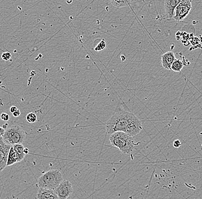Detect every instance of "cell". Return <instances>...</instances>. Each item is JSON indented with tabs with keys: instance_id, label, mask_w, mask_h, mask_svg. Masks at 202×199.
I'll list each match as a JSON object with an SVG mask.
<instances>
[{
	"instance_id": "22",
	"label": "cell",
	"mask_w": 202,
	"mask_h": 199,
	"mask_svg": "<svg viewBox=\"0 0 202 199\" xmlns=\"http://www.w3.org/2000/svg\"><path fill=\"white\" fill-rule=\"evenodd\" d=\"M17 107H16V106H12V107H11V108H10V112H11V114H13V113H14L16 111H17Z\"/></svg>"
},
{
	"instance_id": "2",
	"label": "cell",
	"mask_w": 202,
	"mask_h": 199,
	"mask_svg": "<svg viewBox=\"0 0 202 199\" xmlns=\"http://www.w3.org/2000/svg\"><path fill=\"white\" fill-rule=\"evenodd\" d=\"M110 141L112 146L118 148L122 153L130 154L137 145L133 137L122 131L112 133L110 136Z\"/></svg>"
},
{
	"instance_id": "7",
	"label": "cell",
	"mask_w": 202,
	"mask_h": 199,
	"mask_svg": "<svg viewBox=\"0 0 202 199\" xmlns=\"http://www.w3.org/2000/svg\"><path fill=\"white\" fill-rule=\"evenodd\" d=\"M183 1V0H165V15L167 19L171 20L173 18L175 8Z\"/></svg>"
},
{
	"instance_id": "6",
	"label": "cell",
	"mask_w": 202,
	"mask_h": 199,
	"mask_svg": "<svg viewBox=\"0 0 202 199\" xmlns=\"http://www.w3.org/2000/svg\"><path fill=\"white\" fill-rule=\"evenodd\" d=\"M59 199H67L73 193L71 183L67 180H64L55 190Z\"/></svg>"
},
{
	"instance_id": "13",
	"label": "cell",
	"mask_w": 202,
	"mask_h": 199,
	"mask_svg": "<svg viewBox=\"0 0 202 199\" xmlns=\"http://www.w3.org/2000/svg\"><path fill=\"white\" fill-rule=\"evenodd\" d=\"M183 68V63L182 62V61H181L180 60L176 59L172 65L171 70L175 72H180Z\"/></svg>"
},
{
	"instance_id": "24",
	"label": "cell",
	"mask_w": 202,
	"mask_h": 199,
	"mask_svg": "<svg viewBox=\"0 0 202 199\" xmlns=\"http://www.w3.org/2000/svg\"><path fill=\"white\" fill-rule=\"evenodd\" d=\"M8 123H6V124H5L4 125L2 126V127H3V128H4L5 130H6V129L8 128V127H8Z\"/></svg>"
},
{
	"instance_id": "14",
	"label": "cell",
	"mask_w": 202,
	"mask_h": 199,
	"mask_svg": "<svg viewBox=\"0 0 202 199\" xmlns=\"http://www.w3.org/2000/svg\"><path fill=\"white\" fill-rule=\"evenodd\" d=\"M106 46V43L105 39H102L99 41L98 44L96 45V46L94 47V50L96 51H100L103 50L105 48Z\"/></svg>"
},
{
	"instance_id": "20",
	"label": "cell",
	"mask_w": 202,
	"mask_h": 199,
	"mask_svg": "<svg viewBox=\"0 0 202 199\" xmlns=\"http://www.w3.org/2000/svg\"><path fill=\"white\" fill-rule=\"evenodd\" d=\"M12 114H13V116L14 117L17 118V117H18L21 114V112H20V111L19 109H17V111H16L14 113H13Z\"/></svg>"
},
{
	"instance_id": "18",
	"label": "cell",
	"mask_w": 202,
	"mask_h": 199,
	"mask_svg": "<svg viewBox=\"0 0 202 199\" xmlns=\"http://www.w3.org/2000/svg\"><path fill=\"white\" fill-rule=\"evenodd\" d=\"M1 119L4 121H7L10 119V117L8 114H6V113H2L1 114Z\"/></svg>"
},
{
	"instance_id": "12",
	"label": "cell",
	"mask_w": 202,
	"mask_h": 199,
	"mask_svg": "<svg viewBox=\"0 0 202 199\" xmlns=\"http://www.w3.org/2000/svg\"><path fill=\"white\" fill-rule=\"evenodd\" d=\"M112 4L116 8H124L128 6L131 0H110Z\"/></svg>"
},
{
	"instance_id": "1",
	"label": "cell",
	"mask_w": 202,
	"mask_h": 199,
	"mask_svg": "<svg viewBox=\"0 0 202 199\" xmlns=\"http://www.w3.org/2000/svg\"><path fill=\"white\" fill-rule=\"evenodd\" d=\"M106 129L109 135L122 131L133 137L140 133L142 125L141 121L134 114L119 109L107 121Z\"/></svg>"
},
{
	"instance_id": "21",
	"label": "cell",
	"mask_w": 202,
	"mask_h": 199,
	"mask_svg": "<svg viewBox=\"0 0 202 199\" xmlns=\"http://www.w3.org/2000/svg\"><path fill=\"white\" fill-rule=\"evenodd\" d=\"M5 132V130L2 127L0 126V137H3Z\"/></svg>"
},
{
	"instance_id": "17",
	"label": "cell",
	"mask_w": 202,
	"mask_h": 199,
	"mask_svg": "<svg viewBox=\"0 0 202 199\" xmlns=\"http://www.w3.org/2000/svg\"><path fill=\"white\" fill-rule=\"evenodd\" d=\"M9 144H8L6 143L4 141L2 137H0V151L2 150L3 148H5L6 146H8Z\"/></svg>"
},
{
	"instance_id": "8",
	"label": "cell",
	"mask_w": 202,
	"mask_h": 199,
	"mask_svg": "<svg viewBox=\"0 0 202 199\" xmlns=\"http://www.w3.org/2000/svg\"><path fill=\"white\" fill-rule=\"evenodd\" d=\"M161 63L163 68L167 70H171V67L176 59L174 53L172 51H168L161 55Z\"/></svg>"
},
{
	"instance_id": "19",
	"label": "cell",
	"mask_w": 202,
	"mask_h": 199,
	"mask_svg": "<svg viewBox=\"0 0 202 199\" xmlns=\"http://www.w3.org/2000/svg\"><path fill=\"white\" fill-rule=\"evenodd\" d=\"M173 146L174 148H179L180 147H181V143L179 139H177V140H175L173 143Z\"/></svg>"
},
{
	"instance_id": "16",
	"label": "cell",
	"mask_w": 202,
	"mask_h": 199,
	"mask_svg": "<svg viewBox=\"0 0 202 199\" xmlns=\"http://www.w3.org/2000/svg\"><path fill=\"white\" fill-rule=\"evenodd\" d=\"M11 58V52H4L2 55H1V58L3 61H7L8 60H9Z\"/></svg>"
},
{
	"instance_id": "4",
	"label": "cell",
	"mask_w": 202,
	"mask_h": 199,
	"mask_svg": "<svg viewBox=\"0 0 202 199\" xmlns=\"http://www.w3.org/2000/svg\"><path fill=\"white\" fill-rule=\"evenodd\" d=\"M26 134L20 126L11 125L5 130L3 139L8 144L13 146L16 144H22L25 141Z\"/></svg>"
},
{
	"instance_id": "25",
	"label": "cell",
	"mask_w": 202,
	"mask_h": 199,
	"mask_svg": "<svg viewBox=\"0 0 202 199\" xmlns=\"http://www.w3.org/2000/svg\"><path fill=\"white\" fill-rule=\"evenodd\" d=\"M0 172H1V171H0Z\"/></svg>"
},
{
	"instance_id": "11",
	"label": "cell",
	"mask_w": 202,
	"mask_h": 199,
	"mask_svg": "<svg viewBox=\"0 0 202 199\" xmlns=\"http://www.w3.org/2000/svg\"><path fill=\"white\" fill-rule=\"evenodd\" d=\"M12 146L18 156L20 162L23 161L25 157V154L24 153V150L25 148L23 144H16L13 145Z\"/></svg>"
},
{
	"instance_id": "23",
	"label": "cell",
	"mask_w": 202,
	"mask_h": 199,
	"mask_svg": "<svg viewBox=\"0 0 202 199\" xmlns=\"http://www.w3.org/2000/svg\"><path fill=\"white\" fill-rule=\"evenodd\" d=\"M24 154H25V155L28 154L29 153V149H28V148H24Z\"/></svg>"
},
{
	"instance_id": "10",
	"label": "cell",
	"mask_w": 202,
	"mask_h": 199,
	"mask_svg": "<svg viewBox=\"0 0 202 199\" xmlns=\"http://www.w3.org/2000/svg\"><path fill=\"white\" fill-rule=\"evenodd\" d=\"M11 145H8L6 148H3L0 151V171H3L6 166L7 159L10 148H11Z\"/></svg>"
},
{
	"instance_id": "9",
	"label": "cell",
	"mask_w": 202,
	"mask_h": 199,
	"mask_svg": "<svg viewBox=\"0 0 202 199\" xmlns=\"http://www.w3.org/2000/svg\"><path fill=\"white\" fill-rule=\"evenodd\" d=\"M37 199H59L54 190L39 188L37 194Z\"/></svg>"
},
{
	"instance_id": "3",
	"label": "cell",
	"mask_w": 202,
	"mask_h": 199,
	"mask_svg": "<svg viewBox=\"0 0 202 199\" xmlns=\"http://www.w3.org/2000/svg\"><path fill=\"white\" fill-rule=\"evenodd\" d=\"M63 180V175L60 171L57 169L50 170L40 177L37 185L39 188L55 191Z\"/></svg>"
},
{
	"instance_id": "5",
	"label": "cell",
	"mask_w": 202,
	"mask_h": 199,
	"mask_svg": "<svg viewBox=\"0 0 202 199\" xmlns=\"http://www.w3.org/2000/svg\"><path fill=\"white\" fill-rule=\"evenodd\" d=\"M192 0H183L175 8L173 18L177 22L184 20L192 9Z\"/></svg>"
},
{
	"instance_id": "15",
	"label": "cell",
	"mask_w": 202,
	"mask_h": 199,
	"mask_svg": "<svg viewBox=\"0 0 202 199\" xmlns=\"http://www.w3.org/2000/svg\"><path fill=\"white\" fill-rule=\"evenodd\" d=\"M26 120L29 123H34L37 120V116L34 112H30L26 116Z\"/></svg>"
}]
</instances>
